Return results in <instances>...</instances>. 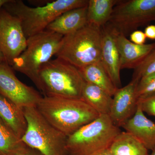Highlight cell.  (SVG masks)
<instances>
[{"instance_id":"cell-1","label":"cell","mask_w":155,"mask_h":155,"mask_svg":"<svg viewBox=\"0 0 155 155\" xmlns=\"http://www.w3.org/2000/svg\"><path fill=\"white\" fill-rule=\"evenodd\" d=\"M36 108L50 124L67 136L100 116L81 98L42 97Z\"/></svg>"},{"instance_id":"cell-2","label":"cell","mask_w":155,"mask_h":155,"mask_svg":"<svg viewBox=\"0 0 155 155\" xmlns=\"http://www.w3.org/2000/svg\"><path fill=\"white\" fill-rule=\"evenodd\" d=\"M88 2L87 0H56L32 8L21 0H9L3 8L19 19L27 38L44 31L61 14L85 7Z\"/></svg>"},{"instance_id":"cell-3","label":"cell","mask_w":155,"mask_h":155,"mask_svg":"<svg viewBox=\"0 0 155 155\" xmlns=\"http://www.w3.org/2000/svg\"><path fill=\"white\" fill-rule=\"evenodd\" d=\"M102 28L87 23L63 37L55 55L79 69L101 61Z\"/></svg>"},{"instance_id":"cell-4","label":"cell","mask_w":155,"mask_h":155,"mask_svg":"<svg viewBox=\"0 0 155 155\" xmlns=\"http://www.w3.org/2000/svg\"><path fill=\"white\" fill-rule=\"evenodd\" d=\"M121 132L109 115H100L68 136V155H93L109 149Z\"/></svg>"},{"instance_id":"cell-5","label":"cell","mask_w":155,"mask_h":155,"mask_svg":"<svg viewBox=\"0 0 155 155\" xmlns=\"http://www.w3.org/2000/svg\"><path fill=\"white\" fill-rule=\"evenodd\" d=\"M63 35L45 30L28 38L26 49L11 66L14 71L22 73L32 81L40 90V71L58 52Z\"/></svg>"},{"instance_id":"cell-6","label":"cell","mask_w":155,"mask_h":155,"mask_svg":"<svg viewBox=\"0 0 155 155\" xmlns=\"http://www.w3.org/2000/svg\"><path fill=\"white\" fill-rule=\"evenodd\" d=\"M39 90L44 96L81 99L85 81L78 68L59 58L50 60L40 71Z\"/></svg>"},{"instance_id":"cell-7","label":"cell","mask_w":155,"mask_h":155,"mask_svg":"<svg viewBox=\"0 0 155 155\" xmlns=\"http://www.w3.org/2000/svg\"><path fill=\"white\" fill-rule=\"evenodd\" d=\"M27 123L21 138L26 145L37 150L44 155H68V136L53 126L35 107L23 108Z\"/></svg>"},{"instance_id":"cell-8","label":"cell","mask_w":155,"mask_h":155,"mask_svg":"<svg viewBox=\"0 0 155 155\" xmlns=\"http://www.w3.org/2000/svg\"><path fill=\"white\" fill-rule=\"evenodd\" d=\"M155 21V0L118 1L108 24L125 37Z\"/></svg>"},{"instance_id":"cell-9","label":"cell","mask_w":155,"mask_h":155,"mask_svg":"<svg viewBox=\"0 0 155 155\" xmlns=\"http://www.w3.org/2000/svg\"><path fill=\"white\" fill-rule=\"evenodd\" d=\"M27 39L19 19L2 8L0 11V51L11 67L26 49Z\"/></svg>"},{"instance_id":"cell-10","label":"cell","mask_w":155,"mask_h":155,"mask_svg":"<svg viewBox=\"0 0 155 155\" xmlns=\"http://www.w3.org/2000/svg\"><path fill=\"white\" fill-rule=\"evenodd\" d=\"M7 63L0 64V94L22 108L35 107L42 97L32 87L22 83Z\"/></svg>"},{"instance_id":"cell-11","label":"cell","mask_w":155,"mask_h":155,"mask_svg":"<svg viewBox=\"0 0 155 155\" xmlns=\"http://www.w3.org/2000/svg\"><path fill=\"white\" fill-rule=\"evenodd\" d=\"M139 81L132 79L126 86L117 89L114 95L109 116L117 127H121L136 112L138 101L136 88Z\"/></svg>"},{"instance_id":"cell-12","label":"cell","mask_w":155,"mask_h":155,"mask_svg":"<svg viewBox=\"0 0 155 155\" xmlns=\"http://www.w3.org/2000/svg\"><path fill=\"white\" fill-rule=\"evenodd\" d=\"M101 28L102 41L101 61L116 88H121V64L116 44V32L108 23Z\"/></svg>"},{"instance_id":"cell-13","label":"cell","mask_w":155,"mask_h":155,"mask_svg":"<svg viewBox=\"0 0 155 155\" xmlns=\"http://www.w3.org/2000/svg\"><path fill=\"white\" fill-rule=\"evenodd\" d=\"M116 32V44L120 55L121 69H135L155 48V43L135 44L126 37Z\"/></svg>"},{"instance_id":"cell-14","label":"cell","mask_w":155,"mask_h":155,"mask_svg":"<svg viewBox=\"0 0 155 155\" xmlns=\"http://www.w3.org/2000/svg\"><path fill=\"white\" fill-rule=\"evenodd\" d=\"M140 142L148 150L155 148V123L145 116L137 106L135 114L121 126Z\"/></svg>"},{"instance_id":"cell-15","label":"cell","mask_w":155,"mask_h":155,"mask_svg":"<svg viewBox=\"0 0 155 155\" xmlns=\"http://www.w3.org/2000/svg\"><path fill=\"white\" fill-rule=\"evenodd\" d=\"M87 23V6L72 9L61 14L47 27L46 30L64 36L83 28Z\"/></svg>"},{"instance_id":"cell-16","label":"cell","mask_w":155,"mask_h":155,"mask_svg":"<svg viewBox=\"0 0 155 155\" xmlns=\"http://www.w3.org/2000/svg\"><path fill=\"white\" fill-rule=\"evenodd\" d=\"M0 118L19 138H22L27 127L23 108L1 94Z\"/></svg>"},{"instance_id":"cell-17","label":"cell","mask_w":155,"mask_h":155,"mask_svg":"<svg viewBox=\"0 0 155 155\" xmlns=\"http://www.w3.org/2000/svg\"><path fill=\"white\" fill-rule=\"evenodd\" d=\"M81 99L99 115H109L110 114L113 98L99 87L85 82L81 93Z\"/></svg>"},{"instance_id":"cell-18","label":"cell","mask_w":155,"mask_h":155,"mask_svg":"<svg viewBox=\"0 0 155 155\" xmlns=\"http://www.w3.org/2000/svg\"><path fill=\"white\" fill-rule=\"evenodd\" d=\"M78 69L85 82L99 87L111 96H114L117 88L113 83L101 61Z\"/></svg>"},{"instance_id":"cell-19","label":"cell","mask_w":155,"mask_h":155,"mask_svg":"<svg viewBox=\"0 0 155 155\" xmlns=\"http://www.w3.org/2000/svg\"><path fill=\"white\" fill-rule=\"evenodd\" d=\"M118 0H89L87 5L88 23L101 28L109 22Z\"/></svg>"},{"instance_id":"cell-20","label":"cell","mask_w":155,"mask_h":155,"mask_svg":"<svg viewBox=\"0 0 155 155\" xmlns=\"http://www.w3.org/2000/svg\"><path fill=\"white\" fill-rule=\"evenodd\" d=\"M110 149L114 155H149L148 150L126 131L116 137Z\"/></svg>"},{"instance_id":"cell-21","label":"cell","mask_w":155,"mask_h":155,"mask_svg":"<svg viewBox=\"0 0 155 155\" xmlns=\"http://www.w3.org/2000/svg\"><path fill=\"white\" fill-rule=\"evenodd\" d=\"M26 146L0 118V155H18Z\"/></svg>"},{"instance_id":"cell-22","label":"cell","mask_w":155,"mask_h":155,"mask_svg":"<svg viewBox=\"0 0 155 155\" xmlns=\"http://www.w3.org/2000/svg\"><path fill=\"white\" fill-rule=\"evenodd\" d=\"M154 72H155V48L134 69L132 79L140 81L142 78Z\"/></svg>"},{"instance_id":"cell-23","label":"cell","mask_w":155,"mask_h":155,"mask_svg":"<svg viewBox=\"0 0 155 155\" xmlns=\"http://www.w3.org/2000/svg\"><path fill=\"white\" fill-rule=\"evenodd\" d=\"M155 94V72L142 78L136 88L137 99Z\"/></svg>"},{"instance_id":"cell-24","label":"cell","mask_w":155,"mask_h":155,"mask_svg":"<svg viewBox=\"0 0 155 155\" xmlns=\"http://www.w3.org/2000/svg\"><path fill=\"white\" fill-rule=\"evenodd\" d=\"M137 106L143 113L155 116V94L138 99Z\"/></svg>"},{"instance_id":"cell-25","label":"cell","mask_w":155,"mask_h":155,"mask_svg":"<svg viewBox=\"0 0 155 155\" xmlns=\"http://www.w3.org/2000/svg\"><path fill=\"white\" fill-rule=\"evenodd\" d=\"M147 37L143 31L136 30L130 34V40L132 42L137 45L145 44Z\"/></svg>"},{"instance_id":"cell-26","label":"cell","mask_w":155,"mask_h":155,"mask_svg":"<svg viewBox=\"0 0 155 155\" xmlns=\"http://www.w3.org/2000/svg\"><path fill=\"white\" fill-rule=\"evenodd\" d=\"M144 33L147 38L155 40V25H148L145 29Z\"/></svg>"},{"instance_id":"cell-27","label":"cell","mask_w":155,"mask_h":155,"mask_svg":"<svg viewBox=\"0 0 155 155\" xmlns=\"http://www.w3.org/2000/svg\"><path fill=\"white\" fill-rule=\"evenodd\" d=\"M18 155H44L37 150L32 148L28 146Z\"/></svg>"},{"instance_id":"cell-28","label":"cell","mask_w":155,"mask_h":155,"mask_svg":"<svg viewBox=\"0 0 155 155\" xmlns=\"http://www.w3.org/2000/svg\"><path fill=\"white\" fill-rule=\"evenodd\" d=\"M93 155H114L113 153L111 151L110 149H107L101 151Z\"/></svg>"},{"instance_id":"cell-29","label":"cell","mask_w":155,"mask_h":155,"mask_svg":"<svg viewBox=\"0 0 155 155\" xmlns=\"http://www.w3.org/2000/svg\"><path fill=\"white\" fill-rule=\"evenodd\" d=\"M5 62L6 61L5 59V57H4V55L2 53V52L0 51V64L5 63Z\"/></svg>"},{"instance_id":"cell-30","label":"cell","mask_w":155,"mask_h":155,"mask_svg":"<svg viewBox=\"0 0 155 155\" xmlns=\"http://www.w3.org/2000/svg\"><path fill=\"white\" fill-rule=\"evenodd\" d=\"M9 1V0H0V11L3 8V6L6 3H8Z\"/></svg>"},{"instance_id":"cell-31","label":"cell","mask_w":155,"mask_h":155,"mask_svg":"<svg viewBox=\"0 0 155 155\" xmlns=\"http://www.w3.org/2000/svg\"><path fill=\"white\" fill-rule=\"evenodd\" d=\"M149 155H155V148L153 150H152V153Z\"/></svg>"}]
</instances>
